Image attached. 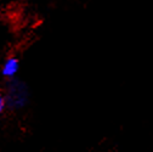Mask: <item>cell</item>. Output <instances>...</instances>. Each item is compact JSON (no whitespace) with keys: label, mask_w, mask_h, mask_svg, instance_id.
I'll list each match as a JSON object with an SVG mask.
<instances>
[{"label":"cell","mask_w":153,"mask_h":152,"mask_svg":"<svg viewBox=\"0 0 153 152\" xmlns=\"http://www.w3.org/2000/svg\"><path fill=\"white\" fill-rule=\"evenodd\" d=\"M13 86L15 88H12V85H11V88L9 89V95H7L6 102H9L15 108L22 107L27 102V94H25V95L21 94L22 88L20 85H13Z\"/></svg>","instance_id":"1"},{"label":"cell","mask_w":153,"mask_h":152,"mask_svg":"<svg viewBox=\"0 0 153 152\" xmlns=\"http://www.w3.org/2000/svg\"><path fill=\"white\" fill-rule=\"evenodd\" d=\"M20 69V62L16 57H7L1 67V73L6 78H13Z\"/></svg>","instance_id":"2"},{"label":"cell","mask_w":153,"mask_h":152,"mask_svg":"<svg viewBox=\"0 0 153 152\" xmlns=\"http://www.w3.org/2000/svg\"><path fill=\"white\" fill-rule=\"evenodd\" d=\"M6 107V99L3 96V95H0V113H1Z\"/></svg>","instance_id":"3"}]
</instances>
